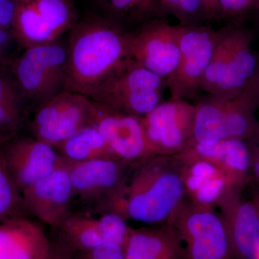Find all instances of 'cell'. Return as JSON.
Wrapping results in <instances>:
<instances>
[{"label":"cell","mask_w":259,"mask_h":259,"mask_svg":"<svg viewBox=\"0 0 259 259\" xmlns=\"http://www.w3.org/2000/svg\"><path fill=\"white\" fill-rule=\"evenodd\" d=\"M131 32L104 15L77 20L69 31L66 89L91 98L131 59Z\"/></svg>","instance_id":"6da1fadb"},{"label":"cell","mask_w":259,"mask_h":259,"mask_svg":"<svg viewBox=\"0 0 259 259\" xmlns=\"http://www.w3.org/2000/svg\"><path fill=\"white\" fill-rule=\"evenodd\" d=\"M185 199L182 161L176 156H151L132 167L110 212L148 226L161 225Z\"/></svg>","instance_id":"7a4b0ae2"},{"label":"cell","mask_w":259,"mask_h":259,"mask_svg":"<svg viewBox=\"0 0 259 259\" xmlns=\"http://www.w3.org/2000/svg\"><path fill=\"white\" fill-rule=\"evenodd\" d=\"M218 30L217 44L202 90L207 95L233 99L243 93L258 66L259 54L251 48L256 33L242 23H228Z\"/></svg>","instance_id":"3957f363"},{"label":"cell","mask_w":259,"mask_h":259,"mask_svg":"<svg viewBox=\"0 0 259 259\" xmlns=\"http://www.w3.org/2000/svg\"><path fill=\"white\" fill-rule=\"evenodd\" d=\"M194 104L192 142L209 144L230 139L249 142L259 139L258 109L248 87L235 98L202 95Z\"/></svg>","instance_id":"277c9868"},{"label":"cell","mask_w":259,"mask_h":259,"mask_svg":"<svg viewBox=\"0 0 259 259\" xmlns=\"http://www.w3.org/2000/svg\"><path fill=\"white\" fill-rule=\"evenodd\" d=\"M166 88V79L130 59L91 99L113 111L143 117L164 100Z\"/></svg>","instance_id":"5b68a950"},{"label":"cell","mask_w":259,"mask_h":259,"mask_svg":"<svg viewBox=\"0 0 259 259\" xmlns=\"http://www.w3.org/2000/svg\"><path fill=\"white\" fill-rule=\"evenodd\" d=\"M67 42L56 40L25 49L15 63L16 85L35 109L66 90Z\"/></svg>","instance_id":"8992f818"},{"label":"cell","mask_w":259,"mask_h":259,"mask_svg":"<svg viewBox=\"0 0 259 259\" xmlns=\"http://www.w3.org/2000/svg\"><path fill=\"white\" fill-rule=\"evenodd\" d=\"M185 243L187 259H234L221 214L185 199L168 221Z\"/></svg>","instance_id":"52a82bcc"},{"label":"cell","mask_w":259,"mask_h":259,"mask_svg":"<svg viewBox=\"0 0 259 259\" xmlns=\"http://www.w3.org/2000/svg\"><path fill=\"white\" fill-rule=\"evenodd\" d=\"M180 58L176 70L166 79L172 100L193 101L202 96V82L212 60L218 30L209 24L181 25Z\"/></svg>","instance_id":"ba28073f"},{"label":"cell","mask_w":259,"mask_h":259,"mask_svg":"<svg viewBox=\"0 0 259 259\" xmlns=\"http://www.w3.org/2000/svg\"><path fill=\"white\" fill-rule=\"evenodd\" d=\"M13 32L25 49L60 40L78 20L73 0H14Z\"/></svg>","instance_id":"9c48e42d"},{"label":"cell","mask_w":259,"mask_h":259,"mask_svg":"<svg viewBox=\"0 0 259 259\" xmlns=\"http://www.w3.org/2000/svg\"><path fill=\"white\" fill-rule=\"evenodd\" d=\"M95 115L96 103L91 98L66 90L35 109L30 131L32 137L56 147L95 124Z\"/></svg>","instance_id":"30bf717a"},{"label":"cell","mask_w":259,"mask_h":259,"mask_svg":"<svg viewBox=\"0 0 259 259\" xmlns=\"http://www.w3.org/2000/svg\"><path fill=\"white\" fill-rule=\"evenodd\" d=\"M66 164L75 198L97 212H110L134 166L116 158Z\"/></svg>","instance_id":"8fae6325"},{"label":"cell","mask_w":259,"mask_h":259,"mask_svg":"<svg viewBox=\"0 0 259 259\" xmlns=\"http://www.w3.org/2000/svg\"><path fill=\"white\" fill-rule=\"evenodd\" d=\"M195 105L186 100H163L141 117L150 156H175L193 139Z\"/></svg>","instance_id":"7c38bea8"},{"label":"cell","mask_w":259,"mask_h":259,"mask_svg":"<svg viewBox=\"0 0 259 259\" xmlns=\"http://www.w3.org/2000/svg\"><path fill=\"white\" fill-rule=\"evenodd\" d=\"M181 28L161 18L142 24L131 32V59L166 79L180 61Z\"/></svg>","instance_id":"4fadbf2b"},{"label":"cell","mask_w":259,"mask_h":259,"mask_svg":"<svg viewBox=\"0 0 259 259\" xmlns=\"http://www.w3.org/2000/svg\"><path fill=\"white\" fill-rule=\"evenodd\" d=\"M2 151L21 193L65 162L54 146L34 137H15L2 146Z\"/></svg>","instance_id":"5bb4252c"},{"label":"cell","mask_w":259,"mask_h":259,"mask_svg":"<svg viewBox=\"0 0 259 259\" xmlns=\"http://www.w3.org/2000/svg\"><path fill=\"white\" fill-rule=\"evenodd\" d=\"M27 214L57 229L71 212L74 194L67 164H64L22 192Z\"/></svg>","instance_id":"9a60e30c"},{"label":"cell","mask_w":259,"mask_h":259,"mask_svg":"<svg viewBox=\"0 0 259 259\" xmlns=\"http://www.w3.org/2000/svg\"><path fill=\"white\" fill-rule=\"evenodd\" d=\"M234 259H259V217L251 200L233 190L218 204Z\"/></svg>","instance_id":"2e32d148"},{"label":"cell","mask_w":259,"mask_h":259,"mask_svg":"<svg viewBox=\"0 0 259 259\" xmlns=\"http://www.w3.org/2000/svg\"><path fill=\"white\" fill-rule=\"evenodd\" d=\"M95 124L117 159L135 166L151 157L141 117L113 111L96 103Z\"/></svg>","instance_id":"e0dca14e"},{"label":"cell","mask_w":259,"mask_h":259,"mask_svg":"<svg viewBox=\"0 0 259 259\" xmlns=\"http://www.w3.org/2000/svg\"><path fill=\"white\" fill-rule=\"evenodd\" d=\"M175 156L210 162L226 174L235 188L242 192L252 179L249 146L241 140H223L209 144L192 142Z\"/></svg>","instance_id":"ac0fdd59"},{"label":"cell","mask_w":259,"mask_h":259,"mask_svg":"<svg viewBox=\"0 0 259 259\" xmlns=\"http://www.w3.org/2000/svg\"><path fill=\"white\" fill-rule=\"evenodd\" d=\"M177 158L182 162L186 199L193 203L216 209L228 192L237 190L226 174L210 162Z\"/></svg>","instance_id":"d6986e66"},{"label":"cell","mask_w":259,"mask_h":259,"mask_svg":"<svg viewBox=\"0 0 259 259\" xmlns=\"http://www.w3.org/2000/svg\"><path fill=\"white\" fill-rule=\"evenodd\" d=\"M51 244L42 226L27 216L0 222V259H44Z\"/></svg>","instance_id":"ffe728a7"},{"label":"cell","mask_w":259,"mask_h":259,"mask_svg":"<svg viewBox=\"0 0 259 259\" xmlns=\"http://www.w3.org/2000/svg\"><path fill=\"white\" fill-rule=\"evenodd\" d=\"M122 250L125 259H187L180 237L167 223L131 228Z\"/></svg>","instance_id":"44dd1931"},{"label":"cell","mask_w":259,"mask_h":259,"mask_svg":"<svg viewBox=\"0 0 259 259\" xmlns=\"http://www.w3.org/2000/svg\"><path fill=\"white\" fill-rule=\"evenodd\" d=\"M56 151L68 163L116 158L95 124L87 126L56 146Z\"/></svg>","instance_id":"7402d4cb"},{"label":"cell","mask_w":259,"mask_h":259,"mask_svg":"<svg viewBox=\"0 0 259 259\" xmlns=\"http://www.w3.org/2000/svg\"><path fill=\"white\" fill-rule=\"evenodd\" d=\"M57 231L74 252L105 245L100 218L91 213L71 211L58 227Z\"/></svg>","instance_id":"603a6c76"},{"label":"cell","mask_w":259,"mask_h":259,"mask_svg":"<svg viewBox=\"0 0 259 259\" xmlns=\"http://www.w3.org/2000/svg\"><path fill=\"white\" fill-rule=\"evenodd\" d=\"M25 102L16 83L0 75V146L17 137L25 117Z\"/></svg>","instance_id":"cb8c5ba5"},{"label":"cell","mask_w":259,"mask_h":259,"mask_svg":"<svg viewBox=\"0 0 259 259\" xmlns=\"http://www.w3.org/2000/svg\"><path fill=\"white\" fill-rule=\"evenodd\" d=\"M0 146V222L27 216L23 196L10 175Z\"/></svg>","instance_id":"d4e9b609"},{"label":"cell","mask_w":259,"mask_h":259,"mask_svg":"<svg viewBox=\"0 0 259 259\" xmlns=\"http://www.w3.org/2000/svg\"><path fill=\"white\" fill-rule=\"evenodd\" d=\"M103 14L112 19L127 31H133L141 26L138 0H97Z\"/></svg>","instance_id":"484cf974"},{"label":"cell","mask_w":259,"mask_h":259,"mask_svg":"<svg viewBox=\"0 0 259 259\" xmlns=\"http://www.w3.org/2000/svg\"><path fill=\"white\" fill-rule=\"evenodd\" d=\"M221 20L228 23H244L259 6V0H219Z\"/></svg>","instance_id":"4316f807"},{"label":"cell","mask_w":259,"mask_h":259,"mask_svg":"<svg viewBox=\"0 0 259 259\" xmlns=\"http://www.w3.org/2000/svg\"><path fill=\"white\" fill-rule=\"evenodd\" d=\"M182 20L180 25L185 26H199L208 24L201 0H178Z\"/></svg>","instance_id":"83f0119b"},{"label":"cell","mask_w":259,"mask_h":259,"mask_svg":"<svg viewBox=\"0 0 259 259\" xmlns=\"http://www.w3.org/2000/svg\"><path fill=\"white\" fill-rule=\"evenodd\" d=\"M74 259H125L122 247L105 244L83 251L75 252Z\"/></svg>","instance_id":"f1b7e54d"},{"label":"cell","mask_w":259,"mask_h":259,"mask_svg":"<svg viewBox=\"0 0 259 259\" xmlns=\"http://www.w3.org/2000/svg\"><path fill=\"white\" fill-rule=\"evenodd\" d=\"M141 25L154 18H162L158 0H138Z\"/></svg>","instance_id":"f546056e"},{"label":"cell","mask_w":259,"mask_h":259,"mask_svg":"<svg viewBox=\"0 0 259 259\" xmlns=\"http://www.w3.org/2000/svg\"><path fill=\"white\" fill-rule=\"evenodd\" d=\"M75 252L60 236L51 241L49 253L44 259H74Z\"/></svg>","instance_id":"4dcf8cb0"},{"label":"cell","mask_w":259,"mask_h":259,"mask_svg":"<svg viewBox=\"0 0 259 259\" xmlns=\"http://www.w3.org/2000/svg\"><path fill=\"white\" fill-rule=\"evenodd\" d=\"M162 18L166 20L169 15L182 20V13L178 0H158Z\"/></svg>","instance_id":"1f68e13d"},{"label":"cell","mask_w":259,"mask_h":259,"mask_svg":"<svg viewBox=\"0 0 259 259\" xmlns=\"http://www.w3.org/2000/svg\"><path fill=\"white\" fill-rule=\"evenodd\" d=\"M247 143L250 148L252 179H254L259 185V139Z\"/></svg>","instance_id":"d6a6232c"},{"label":"cell","mask_w":259,"mask_h":259,"mask_svg":"<svg viewBox=\"0 0 259 259\" xmlns=\"http://www.w3.org/2000/svg\"><path fill=\"white\" fill-rule=\"evenodd\" d=\"M15 15L14 0L0 3V27L8 26L13 23Z\"/></svg>","instance_id":"836d02e7"},{"label":"cell","mask_w":259,"mask_h":259,"mask_svg":"<svg viewBox=\"0 0 259 259\" xmlns=\"http://www.w3.org/2000/svg\"><path fill=\"white\" fill-rule=\"evenodd\" d=\"M207 21H221L219 0H201Z\"/></svg>","instance_id":"e575fe53"},{"label":"cell","mask_w":259,"mask_h":259,"mask_svg":"<svg viewBox=\"0 0 259 259\" xmlns=\"http://www.w3.org/2000/svg\"><path fill=\"white\" fill-rule=\"evenodd\" d=\"M247 87L249 89L253 97H254L255 102H256L257 109L259 110V58L258 66H257L255 74H253V77L250 80Z\"/></svg>","instance_id":"d590c367"},{"label":"cell","mask_w":259,"mask_h":259,"mask_svg":"<svg viewBox=\"0 0 259 259\" xmlns=\"http://www.w3.org/2000/svg\"><path fill=\"white\" fill-rule=\"evenodd\" d=\"M250 200H251L253 204H254L259 217V189L253 192V196H252V198Z\"/></svg>","instance_id":"8d00e7d4"},{"label":"cell","mask_w":259,"mask_h":259,"mask_svg":"<svg viewBox=\"0 0 259 259\" xmlns=\"http://www.w3.org/2000/svg\"><path fill=\"white\" fill-rule=\"evenodd\" d=\"M7 39H8V35L6 32L3 29L0 28V49H1L2 44H4Z\"/></svg>","instance_id":"74e56055"},{"label":"cell","mask_w":259,"mask_h":259,"mask_svg":"<svg viewBox=\"0 0 259 259\" xmlns=\"http://www.w3.org/2000/svg\"><path fill=\"white\" fill-rule=\"evenodd\" d=\"M253 14H255V25H256L257 29H254L255 32L259 30V6L258 8H257V10H255L254 13Z\"/></svg>","instance_id":"f35d334b"},{"label":"cell","mask_w":259,"mask_h":259,"mask_svg":"<svg viewBox=\"0 0 259 259\" xmlns=\"http://www.w3.org/2000/svg\"><path fill=\"white\" fill-rule=\"evenodd\" d=\"M5 1H7V0H0V3H4Z\"/></svg>","instance_id":"ab89813d"}]
</instances>
